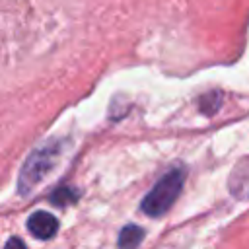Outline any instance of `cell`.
I'll return each mask as SVG.
<instances>
[{"instance_id": "2", "label": "cell", "mask_w": 249, "mask_h": 249, "mask_svg": "<svg viewBox=\"0 0 249 249\" xmlns=\"http://www.w3.org/2000/svg\"><path fill=\"white\" fill-rule=\"evenodd\" d=\"M183 183H185V171L181 167L167 171L144 196L140 210L152 218L165 214L171 208V204L177 200V196L183 189Z\"/></svg>"}, {"instance_id": "5", "label": "cell", "mask_w": 249, "mask_h": 249, "mask_svg": "<svg viewBox=\"0 0 249 249\" xmlns=\"http://www.w3.org/2000/svg\"><path fill=\"white\" fill-rule=\"evenodd\" d=\"M76 198H78V191H76V189H70V187H60V189H56V191L53 193V196H51V200H53L54 204H58V206H66V204L74 202Z\"/></svg>"}, {"instance_id": "7", "label": "cell", "mask_w": 249, "mask_h": 249, "mask_svg": "<svg viewBox=\"0 0 249 249\" xmlns=\"http://www.w3.org/2000/svg\"><path fill=\"white\" fill-rule=\"evenodd\" d=\"M4 249H25V245H23V241H21L19 237H12V239L6 243Z\"/></svg>"}, {"instance_id": "4", "label": "cell", "mask_w": 249, "mask_h": 249, "mask_svg": "<svg viewBox=\"0 0 249 249\" xmlns=\"http://www.w3.org/2000/svg\"><path fill=\"white\" fill-rule=\"evenodd\" d=\"M142 235H144V231L138 226H134V224L124 226L119 233V249H136L140 245Z\"/></svg>"}, {"instance_id": "6", "label": "cell", "mask_w": 249, "mask_h": 249, "mask_svg": "<svg viewBox=\"0 0 249 249\" xmlns=\"http://www.w3.org/2000/svg\"><path fill=\"white\" fill-rule=\"evenodd\" d=\"M220 99H222L220 91H212V93L200 97V111H204L206 115H212L220 107Z\"/></svg>"}, {"instance_id": "3", "label": "cell", "mask_w": 249, "mask_h": 249, "mask_svg": "<svg viewBox=\"0 0 249 249\" xmlns=\"http://www.w3.org/2000/svg\"><path fill=\"white\" fill-rule=\"evenodd\" d=\"M27 228H29V231L37 239H51L56 233V230H58V222H56V218L51 212L39 210V212H35V214L29 216Z\"/></svg>"}, {"instance_id": "1", "label": "cell", "mask_w": 249, "mask_h": 249, "mask_svg": "<svg viewBox=\"0 0 249 249\" xmlns=\"http://www.w3.org/2000/svg\"><path fill=\"white\" fill-rule=\"evenodd\" d=\"M60 152H62V142L60 140H49V142L41 144L39 148H35L29 154V158L25 160V163L19 171L18 193L19 195H29L45 179V175L54 167Z\"/></svg>"}]
</instances>
